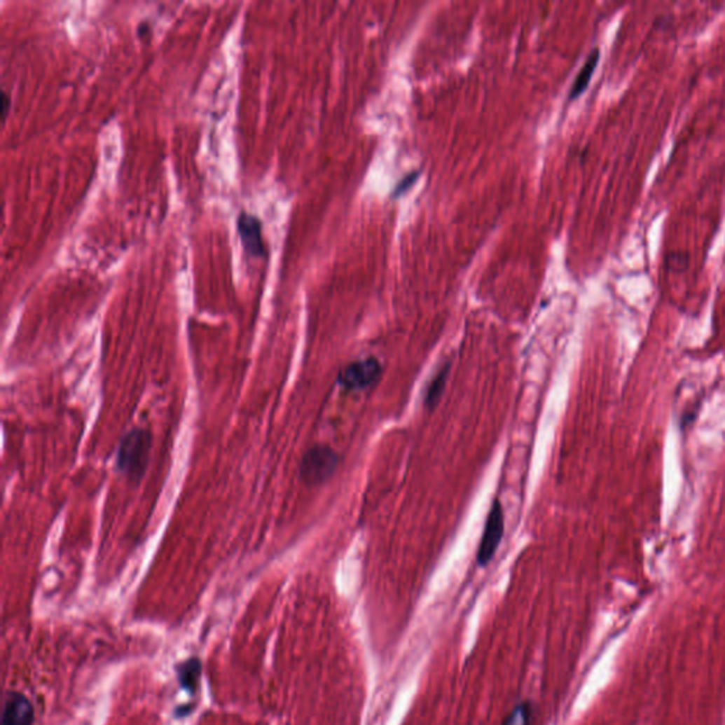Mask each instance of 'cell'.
Wrapping results in <instances>:
<instances>
[{"label": "cell", "mask_w": 725, "mask_h": 725, "mask_svg": "<svg viewBox=\"0 0 725 725\" xmlns=\"http://www.w3.org/2000/svg\"><path fill=\"white\" fill-rule=\"evenodd\" d=\"M179 683L183 690L195 694L202 677V662L197 657H190L177 668Z\"/></svg>", "instance_id": "7"}, {"label": "cell", "mask_w": 725, "mask_h": 725, "mask_svg": "<svg viewBox=\"0 0 725 725\" xmlns=\"http://www.w3.org/2000/svg\"><path fill=\"white\" fill-rule=\"evenodd\" d=\"M600 55H601L600 48H594V50H592V51L589 53V55H588V58H586L585 64L582 65L581 71L578 73V76H576V78H575V81H574V84H572V87H571L569 99H575V98H578V97H579V95L586 90V87L589 85V81H591L592 76H594V71H595V69H597V65H598V62H600Z\"/></svg>", "instance_id": "8"}, {"label": "cell", "mask_w": 725, "mask_h": 725, "mask_svg": "<svg viewBox=\"0 0 725 725\" xmlns=\"http://www.w3.org/2000/svg\"><path fill=\"white\" fill-rule=\"evenodd\" d=\"M666 267L673 272H682L689 267L687 252H670L666 256Z\"/></svg>", "instance_id": "11"}, {"label": "cell", "mask_w": 725, "mask_h": 725, "mask_svg": "<svg viewBox=\"0 0 725 725\" xmlns=\"http://www.w3.org/2000/svg\"><path fill=\"white\" fill-rule=\"evenodd\" d=\"M417 176H418V174H414V173H411V174H410L408 177H406V179H404V180H403V181L400 183V186L397 187V190H395V193H397V194L403 193V191H404V190H406V188H407L408 186H411V184L414 183V180L417 179Z\"/></svg>", "instance_id": "12"}, {"label": "cell", "mask_w": 725, "mask_h": 725, "mask_svg": "<svg viewBox=\"0 0 725 725\" xmlns=\"http://www.w3.org/2000/svg\"><path fill=\"white\" fill-rule=\"evenodd\" d=\"M237 231L240 234L244 249L255 258H262L267 254L265 241L262 234L261 220L247 212H241L237 219Z\"/></svg>", "instance_id": "5"}, {"label": "cell", "mask_w": 725, "mask_h": 725, "mask_svg": "<svg viewBox=\"0 0 725 725\" xmlns=\"http://www.w3.org/2000/svg\"><path fill=\"white\" fill-rule=\"evenodd\" d=\"M152 448V435L148 429L135 428L120 441L116 465L119 471L130 479H139L146 469Z\"/></svg>", "instance_id": "1"}, {"label": "cell", "mask_w": 725, "mask_h": 725, "mask_svg": "<svg viewBox=\"0 0 725 725\" xmlns=\"http://www.w3.org/2000/svg\"><path fill=\"white\" fill-rule=\"evenodd\" d=\"M34 708L32 701L19 691H9L5 700L2 725H33Z\"/></svg>", "instance_id": "6"}, {"label": "cell", "mask_w": 725, "mask_h": 725, "mask_svg": "<svg viewBox=\"0 0 725 725\" xmlns=\"http://www.w3.org/2000/svg\"><path fill=\"white\" fill-rule=\"evenodd\" d=\"M533 718V705L530 701L517 704L504 718L503 725H530Z\"/></svg>", "instance_id": "10"}, {"label": "cell", "mask_w": 725, "mask_h": 725, "mask_svg": "<svg viewBox=\"0 0 725 725\" xmlns=\"http://www.w3.org/2000/svg\"><path fill=\"white\" fill-rule=\"evenodd\" d=\"M339 455L326 445H315L301 460V479L309 486H317L331 479L338 469Z\"/></svg>", "instance_id": "2"}, {"label": "cell", "mask_w": 725, "mask_h": 725, "mask_svg": "<svg viewBox=\"0 0 725 725\" xmlns=\"http://www.w3.org/2000/svg\"><path fill=\"white\" fill-rule=\"evenodd\" d=\"M449 363H445L443 366L439 367V370L436 371V374L432 377L428 388H427V394H425V406L432 408L435 407V404L439 401L441 395L445 389V385H446V378H448V373H449Z\"/></svg>", "instance_id": "9"}, {"label": "cell", "mask_w": 725, "mask_h": 725, "mask_svg": "<svg viewBox=\"0 0 725 725\" xmlns=\"http://www.w3.org/2000/svg\"><path fill=\"white\" fill-rule=\"evenodd\" d=\"M8 112H9V95L6 91H2V109H0V115H2L4 120L6 119Z\"/></svg>", "instance_id": "13"}, {"label": "cell", "mask_w": 725, "mask_h": 725, "mask_svg": "<svg viewBox=\"0 0 725 725\" xmlns=\"http://www.w3.org/2000/svg\"><path fill=\"white\" fill-rule=\"evenodd\" d=\"M381 364L375 357L356 360L339 374V384L347 391H363L373 387L381 377Z\"/></svg>", "instance_id": "3"}, {"label": "cell", "mask_w": 725, "mask_h": 725, "mask_svg": "<svg viewBox=\"0 0 725 725\" xmlns=\"http://www.w3.org/2000/svg\"><path fill=\"white\" fill-rule=\"evenodd\" d=\"M504 532V516L503 509L499 500L492 503L489 510L485 529L482 534V540L478 550V562L481 567H486L496 554V550L502 541Z\"/></svg>", "instance_id": "4"}]
</instances>
